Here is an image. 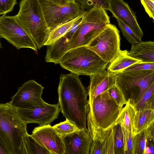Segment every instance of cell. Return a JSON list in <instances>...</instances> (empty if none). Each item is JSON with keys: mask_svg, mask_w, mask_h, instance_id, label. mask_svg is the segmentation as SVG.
Instances as JSON below:
<instances>
[{"mask_svg": "<svg viewBox=\"0 0 154 154\" xmlns=\"http://www.w3.org/2000/svg\"><path fill=\"white\" fill-rule=\"evenodd\" d=\"M58 104L64 116L79 130L87 129L88 93L79 75H60L58 88Z\"/></svg>", "mask_w": 154, "mask_h": 154, "instance_id": "obj_1", "label": "cell"}, {"mask_svg": "<svg viewBox=\"0 0 154 154\" xmlns=\"http://www.w3.org/2000/svg\"><path fill=\"white\" fill-rule=\"evenodd\" d=\"M27 125L10 102L0 104V142L7 154H21Z\"/></svg>", "mask_w": 154, "mask_h": 154, "instance_id": "obj_2", "label": "cell"}, {"mask_svg": "<svg viewBox=\"0 0 154 154\" xmlns=\"http://www.w3.org/2000/svg\"><path fill=\"white\" fill-rule=\"evenodd\" d=\"M14 19L32 39L37 48L44 46L48 33L39 0H21Z\"/></svg>", "mask_w": 154, "mask_h": 154, "instance_id": "obj_3", "label": "cell"}, {"mask_svg": "<svg viewBox=\"0 0 154 154\" xmlns=\"http://www.w3.org/2000/svg\"><path fill=\"white\" fill-rule=\"evenodd\" d=\"M110 23L106 10L95 6L83 14L81 23L68 44L67 51L76 48L87 46Z\"/></svg>", "mask_w": 154, "mask_h": 154, "instance_id": "obj_4", "label": "cell"}, {"mask_svg": "<svg viewBox=\"0 0 154 154\" xmlns=\"http://www.w3.org/2000/svg\"><path fill=\"white\" fill-rule=\"evenodd\" d=\"M63 68L79 75L90 76L106 69L109 63L103 60L87 46L68 50L59 63Z\"/></svg>", "mask_w": 154, "mask_h": 154, "instance_id": "obj_5", "label": "cell"}, {"mask_svg": "<svg viewBox=\"0 0 154 154\" xmlns=\"http://www.w3.org/2000/svg\"><path fill=\"white\" fill-rule=\"evenodd\" d=\"M122 108L110 97L107 91L101 94L88 104V127L105 131L111 129L119 123Z\"/></svg>", "mask_w": 154, "mask_h": 154, "instance_id": "obj_6", "label": "cell"}, {"mask_svg": "<svg viewBox=\"0 0 154 154\" xmlns=\"http://www.w3.org/2000/svg\"><path fill=\"white\" fill-rule=\"evenodd\" d=\"M154 83V70L122 71L115 75V85L127 102L133 100L135 103L141 98Z\"/></svg>", "mask_w": 154, "mask_h": 154, "instance_id": "obj_7", "label": "cell"}, {"mask_svg": "<svg viewBox=\"0 0 154 154\" xmlns=\"http://www.w3.org/2000/svg\"><path fill=\"white\" fill-rule=\"evenodd\" d=\"M48 29L84 14L78 3L59 4L49 0H39Z\"/></svg>", "mask_w": 154, "mask_h": 154, "instance_id": "obj_8", "label": "cell"}, {"mask_svg": "<svg viewBox=\"0 0 154 154\" xmlns=\"http://www.w3.org/2000/svg\"><path fill=\"white\" fill-rule=\"evenodd\" d=\"M120 45L119 31L115 25L110 23L87 46L109 63L119 54Z\"/></svg>", "mask_w": 154, "mask_h": 154, "instance_id": "obj_9", "label": "cell"}, {"mask_svg": "<svg viewBox=\"0 0 154 154\" xmlns=\"http://www.w3.org/2000/svg\"><path fill=\"white\" fill-rule=\"evenodd\" d=\"M0 37L5 38L17 49L27 48L38 51L34 42L13 16L4 14L0 17Z\"/></svg>", "mask_w": 154, "mask_h": 154, "instance_id": "obj_10", "label": "cell"}, {"mask_svg": "<svg viewBox=\"0 0 154 154\" xmlns=\"http://www.w3.org/2000/svg\"><path fill=\"white\" fill-rule=\"evenodd\" d=\"M44 88L34 80L28 81L18 88L9 102L15 108L27 109L43 105L46 103L42 97Z\"/></svg>", "mask_w": 154, "mask_h": 154, "instance_id": "obj_11", "label": "cell"}, {"mask_svg": "<svg viewBox=\"0 0 154 154\" xmlns=\"http://www.w3.org/2000/svg\"><path fill=\"white\" fill-rule=\"evenodd\" d=\"M15 110L26 124L37 123L39 126L50 124L57 118L60 111L58 103L45 104L27 109L15 108Z\"/></svg>", "mask_w": 154, "mask_h": 154, "instance_id": "obj_12", "label": "cell"}, {"mask_svg": "<svg viewBox=\"0 0 154 154\" xmlns=\"http://www.w3.org/2000/svg\"><path fill=\"white\" fill-rule=\"evenodd\" d=\"M51 154H64L62 137L50 124L35 127L30 135Z\"/></svg>", "mask_w": 154, "mask_h": 154, "instance_id": "obj_13", "label": "cell"}, {"mask_svg": "<svg viewBox=\"0 0 154 154\" xmlns=\"http://www.w3.org/2000/svg\"><path fill=\"white\" fill-rule=\"evenodd\" d=\"M62 139L65 146L64 154H90L92 139L88 129L76 131Z\"/></svg>", "mask_w": 154, "mask_h": 154, "instance_id": "obj_14", "label": "cell"}, {"mask_svg": "<svg viewBox=\"0 0 154 154\" xmlns=\"http://www.w3.org/2000/svg\"><path fill=\"white\" fill-rule=\"evenodd\" d=\"M114 17L119 19L127 24L141 41L143 32L137 20L134 12L124 0H109L108 9Z\"/></svg>", "mask_w": 154, "mask_h": 154, "instance_id": "obj_15", "label": "cell"}, {"mask_svg": "<svg viewBox=\"0 0 154 154\" xmlns=\"http://www.w3.org/2000/svg\"><path fill=\"white\" fill-rule=\"evenodd\" d=\"M115 75L105 69L89 76L90 80L88 87V104H91L98 96L107 91L115 85Z\"/></svg>", "mask_w": 154, "mask_h": 154, "instance_id": "obj_16", "label": "cell"}, {"mask_svg": "<svg viewBox=\"0 0 154 154\" xmlns=\"http://www.w3.org/2000/svg\"><path fill=\"white\" fill-rule=\"evenodd\" d=\"M82 17L77 20L63 36L51 45L47 46L45 56L46 62L59 64L61 58L67 51L69 42L78 28Z\"/></svg>", "mask_w": 154, "mask_h": 154, "instance_id": "obj_17", "label": "cell"}, {"mask_svg": "<svg viewBox=\"0 0 154 154\" xmlns=\"http://www.w3.org/2000/svg\"><path fill=\"white\" fill-rule=\"evenodd\" d=\"M135 103L133 100H128L122 108L119 120L123 134L124 150L130 133L134 135V121L136 112Z\"/></svg>", "mask_w": 154, "mask_h": 154, "instance_id": "obj_18", "label": "cell"}, {"mask_svg": "<svg viewBox=\"0 0 154 154\" xmlns=\"http://www.w3.org/2000/svg\"><path fill=\"white\" fill-rule=\"evenodd\" d=\"M128 55L143 62H154V42L141 41L132 44Z\"/></svg>", "mask_w": 154, "mask_h": 154, "instance_id": "obj_19", "label": "cell"}, {"mask_svg": "<svg viewBox=\"0 0 154 154\" xmlns=\"http://www.w3.org/2000/svg\"><path fill=\"white\" fill-rule=\"evenodd\" d=\"M88 127L92 139L90 154H106L105 141L111 129L105 131L95 127Z\"/></svg>", "mask_w": 154, "mask_h": 154, "instance_id": "obj_20", "label": "cell"}, {"mask_svg": "<svg viewBox=\"0 0 154 154\" xmlns=\"http://www.w3.org/2000/svg\"><path fill=\"white\" fill-rule=\"evenodd\" d=\"M127 50H121L118 55L108 65L107 70L116 74L126 68L140 60L128 55Z\"/></svg>", "mask_w": 154, "mask_h": 154, "instance_id": "obj_21", "label": "cell"}, {"mask_svg": "<svg viewBox=\"0 0 154 154\" xmlns=\"http://www.w3.org/2000/svg\"><path fill=\"white\" fill-rule=\"evenodd\" d=\"M154 123V109L136 111L134 121V135Z\"/></svg>", "mask_w": 154, "mask_h": 154, "instance_id": "obj_22", "label": "cell"}, {"mask_svg": "<svg viewBox=\"0 0 154 154\" xmlns=\"http://www.w3.org/2000/svg\"><path fill=\"white\" fill-rule=\"evenodd\" d=\"M21 152V154H51L27 132L23 136Z\"/></svg>", "mask_w": 154, "mask_h": 154, "instance_id": "obj_23", "label": "cell"}, {"mask_svg": "<svg viewBox=\"0 0 154 154\" xmlns=\"http://www.w3.org/2000/svg\"><path fill=\"white\" fill-rule=\"evenodd\" d=\"M83 15H81L74 19L48 29V36L44 45L48 46L53 44L65 34L73 24L79 19L82 17Z\"/></svg>", "mask_w": 154, "mask_h": 154, "instance_id": "obj_24", "label": "cell"}, {"mask_svg": "<svg viewBox=\"0 0 154 154\" xmlns=\"http://www.w3.org/2000/svg\"><path fill=\"white\" fill-rule=\"evenodd\" d=\"M136 111L145 109H154V83L143 94L141 98L135 103Z\"/></svg>", "mask_w": 154, "mask_h": 154, "instance_id": "obj_25", "label": "cell"}, {"mask_svg": "<svg viewBox=\"0 0 154 154\" xmlns=\"http://www.w3.org/2000/svg\"><path fill=\"white\" fill-rule=\"evenodd\" d=\"M148 136L147 128L134 136L132 154H144L146 142Z\"/></svg>", "mask_w": 154, "mask_h": 154, "instance_id": "obj_26", "label": "cell"}, {"mask_svg": "<svg viewBox=\"0 0 154 154\" xmlns=\"http://www.w3.org/2000/svg\"><path fill=\"white\" fill-rule=\"evenodd\" d=\"M52 127L62 138L79 130L72 122L67 119Z\"/></svg>", "mask_w": 154, "mask_h": 154, "instance_id": "obj_27", "label": "cell"}, {"mask_svg": "<svg viewBox=\"0 0 154 154\" xmlns=\"http://www.w3.org/2000/svg\"><path fill=\"white\" fill-rule=\"evenodd\" d=\"M116 154H125L123 134L118 123L113 128Z\"/></svg>", "mask_w": 154, "mask_h": 154, "instance_id": "obj_28", "label": "cell"}, {"mask_svg": "<svg viewBox=\"0 0 154 154\" xmlns=\"http://www.w3.org/2000/svg\"><path fill=\"white\" fill-rule=\"evenodd\" d=\"M115 18L123 35L130 43L132 45L141 41L130 26L119 18Z\"/></svg>", "mask_w": 154, "mask_h": 154, "instance_id": "obj_29", "label": "cell"}, {"mask_svg": "<svg viewBox=\"0 0 154 154\" xmlns=\"http://www.w3.org/2000/svg\"><path fill=\"white\" fill-rule=\"evenodd\" d=\"M109 0H75L79 3L82 10L84 11L89 10L94 7H99L105 10H108Z\"/></svg>", "mask_w": 154, "mask_h": 154, "instance_id": "obj_30", "label": "cell"}, {"mask_svg": "<svg viewBox=\"0 0 154 154\" xmlns=\"http://www.w3.org/2000/svg\"><path fill=\"white\" fill-rule=\"evenodd\" d=\"M143 70H154V62L140 61L126 68L122 71L131 72Z\"/></svg>", "mask_w": 154, "mask_h": 154, "instance_id": "obj_31", "label": "cell"}, {"mask_svg": "<svg viewBox=\"0 0 154 154\" xmlns=\"http://www.w3.org/2000/svg\"><path fill=\"white\" fill-rule=\"evenodd\" d=\"M107 91L110 97L119 106L123 107L126 103L121 91L115 85Z\"/></svg>", "mask_w": 154, "mask_h": 154, "instance_id": "obj_32", "label": "cell"}, {"mask_svg": "<svg viewBox=\"0 0 154 154\" xmlns=\"http://www.w3.org/2000/svg\"><path fill=\"white\" fill-rule=\"evenodd\" d=\"M17 4V0H0V15L12 11Z\"/></svg>", "mask_w": 154, "mask_h": 154, "instance_id": "obj_33", "label": "cell"}, {"mask_svg": "<svg viewBox=\"0 0 154 154\" xmlns=\"http://www.w3.org/2000/svg\"><path fill=\"white\" fill-rule=\"evenodd\" d=\"M106 154H116L114 141V132L113 128L111 129L105 142Z\"/></svg>", "mask_w": 154, "mask_h": 154, "instance_id": "obj_34", "label": "cell"}, {"mask_svg": "<svg viewBox=\"0 0 154 154\" xmlns=\"http://www.w3.org/2000/svg\"><path fill=\"white\" fill-rule=\"evenodd\" d=\"M145 10L149 17L154 19V0H140Z\"/></svg>", "mask_w": 154, "mask_h": 154, "instance_id": "obj_35", "label": "cell"}, {"mask_svg": "<svg viewBox=\"0 0 154 154\" xmlns=\"http://www.w3.org/2000/svg\"><path fill=\"white\" fill-rule=\"evenodd\" d=\"M154 140L147 137L146 142L144 154H154Z\"/></svg>", "mask_w": 154, "mask_h": 154, "instance_id": "obj_36", "label": "cell"}, {"mask_svg": "<svg viewBox=\"0 0 154 154\" xmlns=\"http://www.w3.org/2000/svg\"><path fill=\"white\" fill-rule=\"evenodd\" d=\"M134 135L130 133L125 150V154H132L133 139Z\"/></svg>", "mask_w": 154, "mask_h": 154, "instance_id": "obj_37", "label": "cell"}, {"mask_svg": "<svg viewBox=\"0 0 154 154\" xmlns=\"http://www.w3.org/2000/svg\"><path fill=\"white\" fill-rule=\"evenodd\" d=\"M59 4H65L69 2L68 0H49Z\"/></svg>", "mask_w": 154, "mask_h": 154, "instance_id": "obj_38", "label": "cell"}, {"mask_svg": "<svg viewBox=\"0 0 154 154\" xmlns=\"http://www.w3.org/2000/svg\"><path fill=\"white\" fill-rule=\"evenodd\" d=\"M0 154H7L3 146L0 142Z\"/></svg>", "mask_w": 154, "mask_h": 154, "instance_id": "obj_39", "label": "cell"}, {"mask_svg": "<svg viewBox=\"0 0 154 154\" xmlns=\"http://www.w3.org/2000/svg\"><path fill=\"white\" fill-rule=\"evenodd\" d=\"M68 1L70 2H75V0H68Z\"/></svg>", "mask_w": 154, "mask_h": 154, "instance_id": "obj_40", "label": "cell"}, {"mask_svg": "<svg viewBox=\"0 0 154 154\" xmlns=\"http://www.w3.org/2000/svg\"><path fill=\"white\" fill-rule=\"evenodd\" d=\"M2 45H1V43L0 42V49H1V48H2Z\"/></svg>", "mask_w": 154, "mask_h": 154, "instance_id": "obj_41", "label": "cell"}]
</instances>
